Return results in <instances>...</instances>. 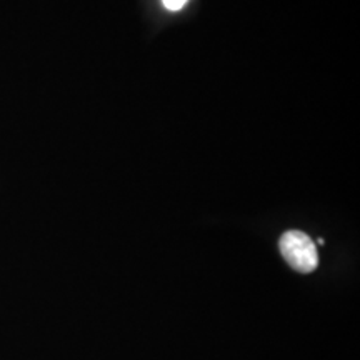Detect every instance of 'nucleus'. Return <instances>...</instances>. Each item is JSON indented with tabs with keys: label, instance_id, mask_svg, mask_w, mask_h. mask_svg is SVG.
I'll use <instances>...</instances> for the list:
<instances>
[{
	"label": "nucleus",
	"instance_id": "1",
	"mask_svg": "<svg viewBox=\"0 0 360 360\" xmlns=\"http://www.w3.org/2000/svg\"><path fill=\"white\" fill-rule=\"evenodd\" d=\"M282 257L292 269L300 274H310L317 269L319 254L317 247L307 233L300 231H289L281 237L278 242Z\"/></svg>",
	"mask_w": 360,
	"mask_h": 360
},
{
	"label": "nucleus",
	"instance_id": "2",
	"mask_svg": "<svg viewBox=\"0 0 360 360\" xmlns=\"http://www.w3.org/2000/svg\"><path fill=\"white\" fill-rule=\"evenodd\" d=\"M169 11H180L187 4V0H162Z\"/></svg>",
	"mask_w": 360,
	"mask_h": 360
}]
</instances>
